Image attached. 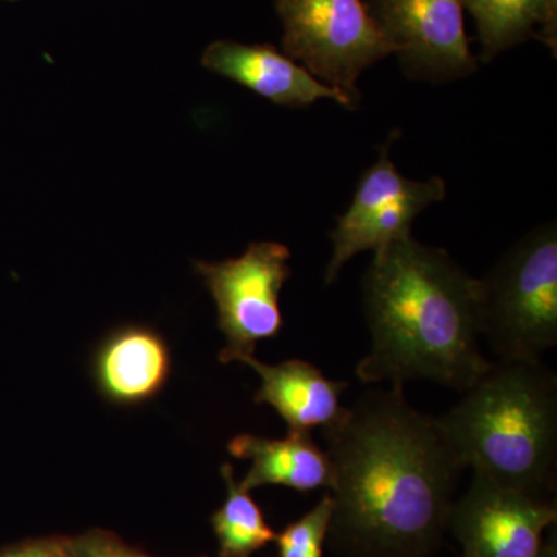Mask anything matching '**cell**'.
Wrapping results in <instances>:
<instances>
[{"label":"cell","instance_id":"obj_1","mask_svg":"<svg viewBox=\"0 0 557 557\" xmlns=\"http://www.w3.org/2000/svg\"><path fill=\"white\" fill-rule=\"evenodd\" d=\"M322 432L333 469V549L434 557L463 469L435 417L413 409L401 386L373 388Z\"/></svg>","mask_w":557,"mask_h":557},{"label":"cell","instance_id":"obj_2","mask_svg":"<svg viewBox=\"0 0 557 557\" xmlns=\"http://www.w3.org/2000/svg\"><path fill=\"white\" fill-rule=\"evenodd\" d=\"M362 304L372 346L364 384L432 383L465 392L493 361L480 348L479 278L446 249L409 237L373 252Z\"/></svg>","mask_w":557,"mask_h":557},{"label":"cell","instance_id":"obj_3","mask_svg":"<svg viewBox=\"0 0 557 557\" xmlns=\"http://www.w3.org/2000/svg\"><path fill=\"white\" fill-rule=\"evenodd\" d=\"M435 417L461 468L537 497L555 491L557 379L539 362L493 361Z\"/></svg>","mask_w":557,"mask_h":557},{"label":"cell","instance_id":"obj_4","mask_svg":"<svg viewBox=\"0 0 557 557\" xmlns=\"http://www.w3.org/2000/svg\"><path fill=\"white\" fill-rule=\"evenodd\" d=\"M480 332L497 361L539 362L557 346V223L520 237L479 278Z\"/></svg>","mask_w":557,"mask_h":557},{"label":"cell","instance_id":"obj_5","mask_svg":"<svg viewBox=\"0 0 557 557\" xmlns=\"http://www.w3.org/2000/svg\"><path fill=\"white\" fill-rule=\"evenodd\" d=\"M282 49L322 83L359 94V76L394 54L364 0H274Z\"/></svg>","mask_w":557,"mask_h":557},{"label":"cell","instance_id":"obj_6","mask_svg":"<svg viewBox=\"0 0 557 557\" xmlns=\"http://www.w3.org/2000/svg\"><path fill=\"white\" fill-rule=\"evenodd\" d=\"M289 259L287 245L252 242L239 258L194 262L218 307L219 329L226 339L219 357L223 364L252 357L260 341L281 333V292L292 277Z\"/></svg>","mask_w":557,"mask_h":557},{"label":"cell","instance_id":"obj_7","mask_svg":"<svg viewBox=\"0 0 557 557\" xmlns=\"http://www.w3.org/2000/svg\"><path fill=\"white\" fill-rule=\"evenodd\" d=\"M398 137L394 132L381 146L379 160L361 175L350 207L329 234L333 248L325 267V285H332L355 256L379 252L412 237L418 215L445 200V180L437 175L423 182L410 180L395 166L391 148Z\"/></svg>","mask_w":557,"mask_h":557},{"label":"cell","instance_id":"obj_8","mask_svg":"<svg viewBox=\"0 0 557 557\" xmlns=\"http://www.w3.org/2000/svg\"><path fill=\"white\" fill-rule=\"evenodd\" d=\"M405 76L432 84L479 70L469 47L461 0H364Z\"/></svg>","mask_w":557,"mask_h":557},{"label":"cell","instance_id":"obj_9","mask_svg":"<svg viewBox=\"0 0 557 557\" xmlns=\"http://www.w3.org/2000/svg\"><path fill=\"white\" fill-rule=\"evenodd\" d=\"M556 519V504L548 497L474 475L467 494L454 502L448 530L463 557H544L545 533Z\"/></svg>","mask_w":557,"mask_h":557},{"label":"cell","instance_id":"obj_10","mask_svg":"<svg viewBox=\"0 0 557 557\" xmlns=\"http://www.w3.org/2000/svg\"><path fill=\"white\" fill-rule=\"evenodd\" d=\"M200 62L214 75L233 81L282 108H309L327 100L354 110L361 101L357 95L322 83L271 44L214 40L201 53Z\"/></svg>","mask_w":557,"mask_h":557},{"label":"cell","instance_id":"obj_11","mask_svg":"<svg viewBox=\"0 0 557 557\" xmlns=\"http://www.w3.org/2000/svg\"><path fill=\"white\" fill-rule=\"evenodd\" d=\"M244 364L258 372L262 384L256 392V405H269L285 421L288 431L311 432L332 428L346 413L343 406L346 381H333L321 369L302 359L281 364H263L258 358H245Z\"/></svg>","mask_w":557,"mask_h":557},{"label":"cell","instance_id":"obj_12","mask_svg":"<svg viewBox=\"0 0 557 557\" xmlns=\"http://www.w3.org/2000/svg\"><path fill=\"white\" fill-rule=\"evenodd\" d=\"M171 372L166 341L146 327H124L102 344L95 361L101 394L119 405H138L156 397Z\"/></svg>","mask_w":557,"mask_h":557},{"label":"cell","instance_id":"obj_13","mask_svg":"<svg viewBox=\"0 0 557 557\" xmlns=\"http://www.w3.org/2000/svg\"><path fill=\"white\" fill-rule=\"evenodd\" d=\"M228 453L251 461L248 474L240 482L247 491L276 485L309 493L332 486V461L310 432L288 431L284 438L240 434L228 443Z\"/></svg>","mask_w":557,"mask_h":557},{"label":"cell","instance_id":"obj_14","mask_svg":"<svg viewBox=\"0 0 557 557\" xmlns=\"http://www.w3.org/2000/svg\"><path fill=\"white\" fill-rule=\"evenodd\" d=\"M461 5L478 27L479 61L491 62L530 39L541 40L556 57L557 0H461Z\"/></svg>","mask_w":557,"mask_h":557},{"label":"cell","instance_id":"obj_15","mask_svg":"<svg viewBox=\"0 0 557 557\" xmlns=\"http://www.w3.org/2000/svg\"><path fill=\"white\" fill-rule=\"evenodd\" d=\"M222 478L226 483V500L214 512L211 522L220 545V557H251L276 539L262 509L234 479V469L223 465Z\"/></svg>","mask_w":557,"mask_h":557},{"label":"cell","instance_id":"obj_16","mask_svg":"<svg viewBox=\"0 0 557 557\" xmlns=\"http://www.w3.org/2000/svg\"><path fill=\"white\" fill-rule=\"evenodd\" d=\"M333 502L330 494L296 522L276 534L277 557H324Z\"/></svg>","mask_w":557,"mask_h":557},{"label":"cell","instance_id":"obj_17","mask_svg":"<svg viewBox=\"0 0 557 557\" xmlns=\"http://www.w3.org/2000/svg\"><path fill=\"white\" fill-rule=\"evenodd\" d=\"M69 557H150L124 544L116 534L94 530L78 537H64Z\"/></svg>","mask_w":557,"mask_h":557},{"label":"cell","instance_id":"obj_18","mask_svg":"<svg viewBox=\"0 0 557 557\" xmlns=\"http://www.w3.org/2000/svg\"><path fill=\"white\" fill-rule=\"evenodd\" d=\"M0 557H69L64 537L35 539L0 548Z\"/></svg>","mask_w":557,"mask_h":557},{"label":"cell","instance_id":"obj_19","mask_svg":"<svg viewBox=\"0 0 557 557\" xmlns=\"http://www.w3.org/2000/svg\"><path fill=\"white\" fill-rule=\"evenodd\" d=\"M544 557H557V544H556L555 531H553V536H552V534H549V537L545 539Z\"/></svg>","mask_w":557,"mask_h":557}]
</instances>
